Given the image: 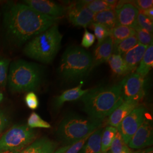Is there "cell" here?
<instances>
[{
	"instance_id": "60d3db41",
	"label": "cell",
	"mask_w": 153,
	"mask_h": 153,
	"mask_svg": "<svg viewBox=\"0 0 153 153\" xmlns=\"http://www.w3.org/2000/svg\"><path fill=\"white\" fill-rule=\"evenodd\" d=\"M120 153H131V151L130 150V148L128 146V145H126Z\"/></svg>"
},
{
	"instance_id": "836d02e7",
	"label": "cell",
	"mask_w": 153,
	"mask_h": 153,
	"mask_svg": "<svg viewBox=\"0 0 153 153\" xmlns=\"http://www.w3.org/2000/svg\"><path fill=\"white\" fill-rule=\"evenodd\" d=\"M90 136L88 135L86 137H84L79 141L74 143V144L70 146L69 148L66 150L65 153H78L81 151L85 145L86 142L88 140V138Z\"/></svg>"
},
{
	"instance_id": "d4e9b609",
	"label": "cell",
	"mask_w": 153,
	"mask_h": 153,
	"mask_svg": "<svg viewBox=\"0 0 153 153\" xmlns=\"http://www.w3.org/2000/svg\"><path fill=\"white\" fill-rule=\"evenodd\" d=\"M117 132V128L111 126H108L103 129L101 138V146L102 153H107V152L109 151L112 142L113 141Z\"/></svg>"
},
{
	"instance_id": "ee69618b",
	"label": "cell",
	"mask_w": 153,
	"mask_h": 153,
	"mask_svg": "<svg viewBox=\"0 0 153 153\" xmlns=\"http://www.w3.org/2000/svg\"><path fill=\"white\" fill-rule=\"evenodd\" d=\"M1 13L0 11V22H1Z\"/></svg>"
},
{
	"instance_id": "7bdbcfd3",
	"label": "cell",
	"mask_w": 153,
	"mask_h": 153,
	"mask_svg": "<svg viewBox=\"0 0 153 153\" xmlns=\"http://www.w3.org/2000/svg\"><path fill=\"white\" fill-rule=\"evenodd\" d=\"M3 99H4V95L0 91V103L2 101Z\"/></svg>"
},
{
	"instance_id": "d590c367",
	"label": "cell",
	"mask_w": 153,
	"mask_h": 153,
	"mask_svg": "<svg viewBox=\"0 0 153 153\" xmlns=\"http://www.w3.org/2000/svg\"><path fill=\"white\" fill-rule=\"evenodd\" d=\"M135 6L140 11H143L153 7V0H136L131 3Z\"/></svg>"
},
{
	"instance_id": "9c48e42d",
	"label": "cell",
	"mask_w": 153,
	"mask_h": 153,
	"mask_svg": "<svg viewBox=\"0 0 153 153\" xmlns=\"http://www.w3.org/2000/svg\"><path fill=\"white\" fill-rule=\"evenodd\" d=\"M146 109L144 106L138 105L117 128L126 145H128L131 137L146 119Z\"/></svg>"
},
{
	"instance_id": "f35d334b",
	"label": "cell",
	"mask_w": 153,
	"mask_h": 153,
	"mask_svg": "<svg viewBox=\"0 0 153 153\" xmlns=\"http://www.w3.org/2000/svg\"><path fill=\"white\" fill-rule=\"evenodd\" d=\"M71 145L69 146H64L63 147L57 149L56 151H55L53 153H65L66 150L69 148Z\"/></svg>"
},
{
	"instance_id": "30bf717a",
	"label": "cell",
	"mask_w": 153,
	"mask_h": 153,
	"mask_svg": "<svg viewBox=\"0 0 153 153\" xmlns=\"http://www.w3.org/2000/svg\"><path fill=\"white\" fill-rule=\"evenodd\" d=\"M65 9L69 21L74 26L86 28L93 23L95 14L82 3V1L72 3Z\"/></svg>"
},
{
	"instance_id": "cb8c5ba5",
	"label": "cell",
	"mask_w": 153,
	"mask_h": 153,
	"mask_svg": "<svg viewBox=\"0 0 153 153\" xmlns=\"http://www.w3.org/2000/svg\"><path fill=\"white\" fill-rule=\"evenodd\" d=\"M138 44V42L136 35L131 36L119 43H114L113 52L121 56L124 55Z\"/></svg>"
},
{
	"instance_id": "4316f807",
	"label": "cell",
	"mask_w": 153,
	"mask_h": 153,
	"mask_svg": "<svg viewBox=\"0 0 153 153\" xmlns=\"http://www.w3.org/2000/svg\"><path fill=\"white\" fill-rule=\"evenodd\" d=\"M10 60L5 57H0V88L7 85Z\"/></svg>"
},
{
	"instance_id": "5b68a950",
	"label": "cell",
	"mask_w": 153,
	"mask_h": 153,
	"mask_svg": "<svg viewBox=\"0 0 153 153\" xmlns=\"http://www.w3.org/2000/svg\"><path fill=\"white\" fill-rule=\"evenodd\" d=\"M93 69V57L80 47L67 48L62 55L58 72L66 81H77L87 76Z\"/></svg>"
},
{
	"instance_id": "74e56055",
	"label": "cell",
	"mask_w": 153,
	"mask_h": 153,
	"mask_svg": "<svg viewBox=\"0 0 153 153\" xmlns=\"http://www.w3.org/2000/svg\"><path fill=\"white\" fill-rule=\"evenodd\" d=\"M142 13L148 17L149 19H150L151 20L153 21V8L151 7L150 9H149L148 10H146L145 11H141Z\"/></svg>"
},
{
	"instance_id": "277c9868",
	"label": "cell",
	"mask_w": 153,
	"mask_h": 153,
	"mask_svg": "<svg viewBox=\"0 0 153 153\" xmlns=\"http://www.w3.org/2000/svg\"><path fill=\"white\" fill-rule=\"evenodd\" d=\"M62 37L58 26L54 25L27 42L23 53L33 60L49 64L60 49Z\"/></svg>"
},
{
	"instance_id": "4fadbf2b",
	"label": "cell",
	"mask_w": 153,
	"mask_h": 153,
	"mask_svg": "<svg viewBox=\"0 0 153 153\" xmlns=\"http://www.w3.org/2000/svg\"><path fill=\"white\" fill-rule=\"evenodd\" d=\"M117 25L126 26L134 28L137 26V16L140 11L130 2H126L115 10Z\"/></svg>"
},
{
	"instance_id": "7c38bea8",
	"label": "cell",
	"mask_w": 153,
	"mask_h": 153,
	"mask_svg": "<svg viewBox=\"0 0 153 153\" xmlns=\"http://www.w3.org/2000/svg\"><path fill=\"white\" fill-rule=\"evenodd\" d=\"M23 3L35 11L46 16L60 18L65 14V7L52 1L25 0Z\"/></svg>"
},
{
	"instance_id": "e0dca14e",
	"label": "cell",
	"mask_w": 153,
	"mask_h": 153,
	"mask_svg": "<svg viewBox=\"0 0 153 153\" xmlns=\"http://www.w3.org/2000/svg\"><path fill=\"white\" fill-rule=\"evenodd\" d=\"M148 47L138 43L132 49L123 55V58L126 62L129 73H133L136 70L137 66L140 64Z\"/></svg>"
},
{
	"instance_id": "8d00e7d4",
	"label": "cell",
	"mask_w": 153,
	"mask_h": 153,
	"mask_svg": "<svg viewBox=\"0 0 153 153\" xmlns=\"http://www.w3.org/2000/svg\"><path fill=\"white\" fill-rule=\"evenodd\" d=\"M9 124V119L5 113L0 110V134Z\"/></svg>"
},
{
	"instance_id": "484cf974",
	"label": "cell",
	"mask_w": 153,
	"mask_h": 153,
	"mask_svg": "<svg viewBox=\"0 0 153 153\" xmlns=\"http://www.w3.org/2000/svg\"><path fill=\"white\" fill-rule=\"evenodd\" d=\"M82 2L90 11L94 14L108 10H115V9L114 6L108 4L105 0L82 1Z\"/></svg>"
},
{
	"instance_id": "8fae6325",
	"label": "cell",
	"mask_w": 153,
	"mask_h": 153,
	"mask_svg": "<svg viewBox=\"0 0 153 153\" xmlns=\"http://www.w3.org/2000/svg\"><path fill=\"white\" fill-rule=\"evenodd\" d=\"M153 126L146 117L142 124L131 137L128 146L133 149H143L153 145Z\"/></svg>"
},
{
	"instance_id": "52a82bcc",
	"label": "cell",
	"mask_w": 153,
	"mask_h": 153,
	"mask_svg": "<svg viewBox=\"0 0 153 153\" xmlns=\"http://www.w3.org/2000/svg\"><path fill=\"white\" fill-rule=\"evenodd\" d=\"M36 138L32 128L26 125H15L0 137V151L21 152Z\"/></svg>"
},
{
	"instance_id": "ab89813d",
	"label": "cell",
	"mask_w": 153,
	"mask_h": 153,
	"mask_svg": "<svg viewBox=\"0 0 153 153\" xmlns=\"http://www.w3.org/2000/svg\"><path fill=\"white\" fill-rule=\"evenodd\" d=\"M134 153H153V149L152 148H149L147 149H143L140 151Z\"/></svg>"
},
{
	"instance_id": "b9f144b4",
	"label": "cell",
	"mask_w": 153,
	"mask_h": 153,
	"mask_svg": "<svg viewBox=\"0 0 153 153\" xmlns=\"http://www.w3.org/2000/svg\"><path fill=\"white\" fill-rule=\"evenodd\" d=\"M20 152L16 151H10V150H1L0 153H19Z\"/></svg>"
},
{
	"instance_id": "ba28073f",
	"label": "cell",
	"mask_w": 153,
	"mask_h": 153,
	"mask_svg": "<svg viewBox=\"0 0 153 153\" xmlns=\"http://www.w3.org/2000/svg\"><path fill=\"white\" fill-rule=\"evenodd\" d=\"M145 78L136 73H131L120 82L124 101L139 103L145 95Z\"/></svg>"
},
{
	"instance_id": "2e32d148",
	"label": "cell",
	"mask_w": 153,
	"mask_h": 153,
	"mask_svg": "<svg viewBox=\"0 0 153 153\" xmlns=\"http://www.w3.org/2000/svg\"><path fill=\"white\" fill-rule=\"evenodd\" d=\"M83 83L71 89L67 90L61 95L56 97L53 102V107L55 109H60L66 102H72L81 98L82 97L88 93L89 89H82Z\"/></svg>"
},
{
	"instance_id": "d6986e66",
	"label": "cell",
	"mask_w": 153,
	"mask_h": 153,
	"mask_svg": "<svg viewBox=\"0 0 153 153\" xmlns=\"http://www.w3.org/2000/svg\"><path fill=\"white\" fill-rule=\"evenodd\" d=\"M103 129L100 127L93 131L82 148V153H102L101 138Z\"/></svg>"
},
{
	"instance_id": "1f68e13d",
	"label": "cell",
	"mask_w": 153,
	"mask_h": 153,
	"mask_svg": "<svg viewBox=\"0 0 153 153\" xmlns=\"http://www.w3.org/2000/svg\"><path fill=\"white\" fill-rule=\"evenodd\" d=\"M126 145H127L125 143L120 133L117 131L111 145L109 152L107 153H120Z\"/></svg>"
},
{
	"instance_id": "d6a6232c",
	"label": "cell",
	"mask_w": 153,
	"mask_h": 153,
	"mask_svg": "<svg viewBox=\"0 0 153 153\" xmlns=\"http://www.w3.org/2000/svg\"><path fill=\"white\" fill-rule=\"evenodd\" d=\"M25 101L26 105L30 109L35 110L38 108L39 103L38 98L33 91L28 92L25 96Z\"/></svg>"
},
{
	"instance_id": "603a6c76",
	"label": "cell",
	"mask_w": 153,
	"mask_h": 153,
	"mask_svg": "<svg viewBox=\"0 0 153 153\" xmlns=\"http://www.w3.org/2000/svg\"><path fill=\"white\" fill-rule=\"evenodd\" d=\"M135 35L136 32L134 28L126 26L116 25L111 30L110 36L113 39L114 43H117Z\"/></svg>"
},
{
	"instance_id": "44dd1931",
	"label": "cell",
	"mask_w": 153,
	"mask_h": 153,
	"mask_svg": "<svg viewBox=\"0 0 153 153\" xmlns=\"http://www.w3.org/2000/svg\"><path fill=\"white\" fill-rule=\"evenodd\" d=\"M153 66V45H149L146 50L140 65L136 69V73L145 77Z\"/></svg>"
},
{
	"instance_id": "e575fe53",
	"label": "cell",
	"mask_w": 153,
	"mask_h": 153,
	"mask_svg": "<svg viewBox=\"0 0 153 153\" xmlns=\"http://www.w3.org/2000/svg\"><path fill=\"white\" fill-rule=\"evenodd\" d=\"M95 41V35L92 33H90L86 29L82 38V43H81L82 47L88 48L93 45Z\"/></svg>"
},
{
	"instance_id": "7402d4cb",
	"label": "cell",
	"mask_w": 153,
	"mask_h": 153,
	"mask_svg": "<svg viewBox=\"0 0 153 153\" xmlns=\"http://www.w3.org/2000/svg\"><path fill=\"white\" fill-rule=\"evenodd\" d=\"M107 62L113 73L117 76H123L129 74L127 66L122 56L112 53Z\"/></svg>"
},
{
	"instance_id": "7a4b0ae2",
	"label": "cell",
	"mask_w": 153,
	"mask_h": 153,
	"mask_svg": "<svg viewBox=\"0 0 153 153\" xmlns=\"http://www.w3.org/2000/svg\"><path fill=\"white\" fill-rule=\"evenodd\" d=\"M83 110L89 117L102 121L123 103L120 83L88 90L82 98Z\"/></svg>"
},
{
	"instance_id": "ac0fdd59",
	"label": "cell",
	"mask_w": 153,
	"mask_h": 153,
	"mask_svg": "<svg viewBox=\"0 0 153 153\" xmlns=\"http://www.w3.org/2000/svg\"><path fill=\"white\" fill-rule=\"evenodd\" d=\"M57 146L56 142L43 137L36 140L19 153H52Z\"/></svg>"
},
{
	"instance_id": "83f0119b",
	"label": "cell",
	"mask_w": 153,
	"mask_h": 153,
	"mask_svg": "<svg viewBox=\"0 0 153 153\" xmlns=\"http://www.w3.org/2000/svg\"><path fill=\"white\" fill-rule=\"evenodd\" d=\"M91 25H92V27L94 31L95 36L98 40L97 45L100 44L105 39L110 36L111 30H109V29L105 27L104 26L93 22Z\"/></svg>"
},
{
	"instance_id": "f1b7e54d",
	"label": "cell",
	"mask_w": 153,
	"mask_h": 153,
	"mask_svg": "<svg viewBox=\"0 0 153 153\" xmlns=\"http://www.w3.org/2000/svg\"><path fill=\"white\" fill-rule=\"evenodd\" d=\"M27 126L30 128H50L51 127L48 122L42 119L40 116L35 112H33L30 115L27 120Z\"/></svg>"
},
{
	"instance_id": "5bb4252c",
	"label": "cell",
	"mask_w": 153,
	"mask_h": 153,
	"mask_svg": "<svg viewBox=\"0 0 153 153\" xmlns=\"http://www.w3.org/2000/svg\"><path fill=\"white\" fill-rule=\"evenodd\" d=\"M138 105V103L133 101H124L109 115L107 124L111 126L117 128L121 121L129 115L131 111Z\"/></svg>"
},
{
	"instance_id": "3957f363",
	"label": "cell",
	"mask_w": 153,
	"mask_h": 153,
	"mask_svg": "<svg viewBox=\"0 0 153 153\" xmlns=\"http://www.w3.org/2000/svg\"><path fill=\"white\" fill-rule=\"evenodd\" d=\"M43 76V71L37 64L14 61L9 66L7 85L12 92L33 91L40 86Z\"/></svg>"
},
{
	"instance_id": "9a60e30c",
	"label": "cell",
	"mask_w": 153,
	"mask_h": 153,
	"mask_svg": "<svg viewBox=\"0 0 153 153\" xmlns=\"http://www.w3.org/2000/svg\"><path fill=\"white\" fill-rule=\"evenodd\" d=\"M114 42L109 36L100 44L97 45L93 58V69L96 66L107 62L114 52Z\"/></svg>"
},
{
	"instance_id": "4dcf8cb0",
	"label": "cell",
	"mask_w": 153,
	"mask_h": 153,
	"mask_svg": "<svg viewBox=\"0 0 153 153\" xmlns=\"http://www.w3.org/2000/svg\"><path fill=\"white\" fill-rule=\"evenodd\" d=\"M137 25L139 27L142 28L149 33H153V21L145 16L142 12L140 11L137 16Z\"/></svg>"
},
{
	"instance_id": "f546056e",
	"label": "cell",
	"mask_w": 153,
	"mask_h": 153,
	"mask_svg": "<svg viewBox=\"0 0 153 153\" xmlns=\"http://www.w3.org/2000/svg\"><path fill=\"white\" fill-rule=\"evenodd\" d=\"M136 32L138 43L149 46L153 43V35L152 33H149L147 31L139 27L138 26L134 28Z\"/></svg>"
},
{
	"instance_id": "8992f818",
	"label": "cell",
	"mask_w": 153,
	"mask_h": 153,
	"mask_svg": "<svg viewBox=\"0 0 153 153\" xmlns=\"http://www.w3.org/2000/svg\"><path fill=\"white\" fill-rule=\"evenodd\" d=\"M102 124L101 121L70 114L61 121L57 129V135L65 146L71 145L91 134Z\"/></svg>"
},
{
	"instance_id": "ffe728a7",
	"label": "cell",
	"mask_w": 153,
	"mask_h": 153,
	"mask_svg": "<svg viewBox=\"0 0 153 153\" xmlns=\"http://www.w3.org/2000/svg\"><path fill=\"white\" fill-rule=\"evenodd\" d=\"M93 22L100 24L111 30L117 25L115 9L105 10L95 14L93 17Z\"/></svg>"
},
{
	"instance_id": "6da1fadb",
	"label": "cell",
	"mask_w": 153,
	"mask_h": 153,
	"mask_svg": "<svg viewBox=\"0 0 153 153\" xmlns=\"http://www.w3.org/2000/svg\"><path fill=\"white\" fill-rule=\"evenodd\" d=\"M2 17L7 38L18 46L46 31L60 19L42 14L23 3L10 2L3 7Z\"/></svg>"
}]
</instances>
